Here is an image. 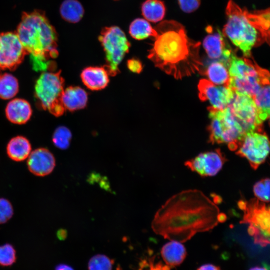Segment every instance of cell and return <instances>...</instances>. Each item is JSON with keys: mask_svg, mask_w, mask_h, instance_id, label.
<instances>
[{"mask_svg": "<svg viewBox=\"0 0 270 270\" xmlns=\"http://www.w3.org/2000/svg\"><path fill=\"white\" fill-rule=\"evenodd\" d=\"M218 206L202 191L182 190L169 198L158 210L152 223L154 232L182 243L196 234L209 231L222 222Z\"/></svg>", "mask_w": 270, "mask_h": 270, "instance_id": "1", "label": "cell"}, {"mask_svg": "<svg viewBox=\"0 0 270 270\" xmlns=\"http://www.w3.org/2000/svg\"><path fill=\"white\" fill-rule=\"evenodd\" d=\"M154 28L156 35L148 57L156 67L177 80L201 72L200 43L190 38L181 24L164 20Z\"/></svg>", "mask_w": 270, "mask_h": 270, "instance_id": "2", "label": "cell"}, {"mask_svg": "<svg viewBox=\"0 0 270 270\" xmlns=\"http://www.w3.org/2000/svg\"><path fill=\"white\" fill-rule=\"evenodd\" d=\"M37 72L53 71L58 56L57 34L44 13L24 12L16 32Z\"/></svg>", "mask_w": 270, "mask_h": 270, "instance_id": "3", "label": "cell"}, {"mask_svg": "<svg viewBox=\"0 0 270 270\" xmlns=\"http://www.w3.org/2000/svg\"><path fill=\"white\" fill-rule=\"evenodd\" d=\"M247 12L246 8L230 0L226 7L227 21L222 34L242 51L244 56L250 57L254 47L266 42L248 18Z\"/></svg>", "mask_w": 270, "mask_h": 270, "instance_id": "4", "label": "cell"}, {"mask_svg": "<svg viewBox=\"0 0 270 270\" xmlns=\"http://www.w3.org/2000/svg\"><path fill=\"white\" fill-rule=\"evenodd\" d=\"M238 206L244 211L240 223L248 224V232L252 237L254 243L262 247L268 246L270 236L268 203L254 198L248 200H240Z\"/></svg>", "mask_w": 270, "mask_h": 270, "instance_id": "5", "label": "cell"}, {"mask_svg": "<svg viewBox=\"0 0 270 270\" xmlns=\"http://www.w3.org/2000/svg\"><path fill=\"white\" fill-rule=\"evenodd\" d=\"M210 124L208 128L209 142L212 144H226L231 150H235L246 133L231 114L226 106L218 110L208 108Z\"/></svg>", "mask_w": 270, "mask_h": 270, "instance_id": "6", "label": "cell"}, {"mask_svg": "<svg viewBox=\"0 0 270 270\" xmlns=\"http://www.w3.org/2000/svg\"><path fill=\"white\" fill-rule=\"evenodd\" d=\"M64 82L60 71H46L42 72L34 86L40 106L56 116H61L66 110L62 100Z\"/></svg>", "mask_w": 270, "mask_h": 270, "instance_id": "7", "label": "cell"}, {"mask_svg": "<svg viewBox=\"0 0 270 270\" xmlns=\"http://www.w3.org/2000/svg\"><path fill=\"white\" fill-rule=\"evenodd\" d=\"M106 56V68L109 75L116 76L118 72V65L130 46L124 32L118 26L103 28L98 36Z\"/></svg>", "mask_w": 270, "mask_h": 270, "instance_id": "8", "label": "cell"}, {"mask_svg": "<svg viewBox=\"0 0 270 270\" xmlns=\"http://www.w3.org/2000/svg\"><path fill=\"white\" fill-rule=\"evenodd\" d=\"M269 152V140L262 130L246 133L236 150V154L245 158L254 170H256L265 162Z\"/></svg>", "mask_w": 270, "mask_h": 270, "instance_id": "9", "label": "cell"}, {"mask_svg": "<svg viewBox=\"0 0 270 270\" xmlns=\"http://www.w3.org/2000/svg\"><path fill=\"white\" fill-rule=\"evenodd\" d=\"M227 107L246 134L262 130V124L258 119L256 106L252 97L234 92L233 97Z\"/></svg>", "mask_w": 270, "mask_h": 270, "instance_id": "10", "label": "cell"}, {"mask_svg": "<svg viewBox=\"0 0 270 270\" xmlns=\"http://www.w3.org/2000/svg\"><path fill=\"white\" fill-rule=\"evenodd\" d=\"M27 52L16 32L0 34V70H14L22 62Z\"/></svg>", "mask_w": 270, "mask_h": 270, "instance_id": "11", "label": "cell"}, {"mask_svg": "<svg viewBox=\"0 0 270 270\" xmlns=\"http://www.w3.org/2000/svg\"><path fill=\"white\" fill-rule=\"evenodd\" d=\"M227 159L219 148L200 154L186 161V166L202 176L216 175L222 168Z\"/></svg>", "mask_w": 270, "mask_h": 270, "instance_id": "12", "label": "cell"}, {"mask_svg": "<svg viewBox=\"0 0 270 270\" xmlns=\"http://www.w3.org/2000/svg\"><path fill=\"white\" fill-rule=\"evenodd\" d=\"M198 88L200 99L208 101L211 106L218 110L226 108L234 95V91L228 86L216 85L205 78L200 80Z\"/></svg>", "mask_w": 270, "mask_h": 270, "instance_id": "13", "label": "cell"}, {"mask_svg": "<svg viewBox=\"0 0 270 270\" xmlns=\"http://www.w3.org/2000/svg\"><path fill=\"white\" fill-rule=\"evenodd\" d=\"M27 158L28 170L36 176H44L50 174L56 166L54 154L46 148L34 150L31 152Z\"/></svg>", "mask_w": 270, "mask_h": 270, "instance_id": "14", "label": "cell"}, {"mask_svg": "<svg viewBox=\"0 0 270 270\" xmlns=\"http://www.w3.org/2000/svg\"><path fill=\"white\" fill-rule=\"evenodd\" d=\"M228 62L230 77L244 78L256 76L268 72L247 57H238L234 52Z\"/></svg>", "mask_w": 270, "mask_h": 270, "instance_id": "15", "label": "cell"}, {"mask_svg": "<svg viewBox=\"0 0 270 270\" xmlns=\"http://www.w3.org/2000/svg\"><path fill=\"white\" fill-rule=\"evenodd\" d=\"M202 46L210 58L223 62L228 66V60L234 52L226 44L222 34L214 33L206 36Z\"/></svg>", "mask_w": 270, "mask_h": 270, "instance_id": "16", "label": "cell"}, {"mask_svg": "<svg viewBox=\"0 0 270 270\" xmlns=\"http://www.w3.org/2000/svg\"><path fill=\"white\" fill-rule=\"evenodd\" d=\"M6 118L15 124H24L30 118L32 110L29 102L22 98H14L10 100L6 108Z\"/></svg>", "mask_w": 270, "mask_h": 270, "instance_id": "17", "label": "cell"}, {"mask_svg": "<svg viewBox=\"0 0 270 270\" xmlns=\"http://www.w3.org/2000/svg\"><path fill=\"white\" fill-rule=\"evenodd\" d=\"M109 74L104 66H90L84 69L80 77L84 84L92 90H100L106 88L108 82Z\"/></svg>", "mask_w": 270, "mask_h": 270, "instance_id": "18", "label": "cell"}, {"mask_svg": "<svg viewBox=\"0 0 270 270\" xmlns=\"http://www.w3.org/2000/svg\"><path fill=\"white\" fill-rule=\"evenodd\" d=\"M160 254L166 265L171 268L180 265L186 258L187 252L182 242L170 240L162 246Z\"/></svg>", "mask_w": 270, "mask_h": 270, "instance_id": "19", "label": "cell"}, {"mask_svg": "<svg viewBox=\"0 0 270 270\" xmlns=\"http://www.w3.org/2000/svg\"><path fill=\"white\" fill-rule=\"evenodd\" d=\"M62 100L65 110L72 112L86 106L88 94L79 86H69L64 89Z\"/></svg>", "mask_w": 270, "mask_h": 270, "instance_id": "20", "label": "cell"}, {"mask_svg": "<svg viewBox=\"0 0 270 270\" xmlns=\"http://www.w3.org/2000/svg\"><path fill=\"white\" fill-rule=\"evenodd\" d=\"M32 152L29 140L23 136L12 138L8 143L6 153L8 156L16 162H22L28 158Z\"/></svg>", "mask_w": 270, "mask_h": 270, "instance_id": "21", "label": "cell"}, {"mask_svg": "<svg viewBox=\"0 0 270 270\" xmlns=\"http://www.w3.org/2000/svg\"><path fill=\"white\" fill-rule=\"evenodd\" d=\"M210 81L216 85L228 86L230 74L228 65L223 62L216 60L201 71Z\"/></svg>", "mask_w": 270, "mask_h": 270, "instance_id": "22", "label": "cell"}, {"mask_svg": "<svg viewBox=\"0 0 270 270\" xmlns=\"http://www.w3.org/2000/svg\"><path fill=\"white\" fill-rule=\"evenodd\" d=\"M247 15L268 44L270 43V8L252 12L248 10Z\"/></svg>", "mask_w": 270, "mask_h": 270, "instance_id": "23", "label": "cell"}, {"mask_svg": "<svg viewBox=\"0 0 270 270\" xmlns=\"http://www.w3.org/2000/svg\"><path fill=\"white\" fill-rule=\"evenodd\" d=\"M252 98L256 106L258 119L262 124L270 116V84L263 86Z\"/></svg>", "mask_w": 270, "mask_h": 270, "instance_id": "24", "label": "cell"}, {"mask_svg": "<svg viewBox=\"0 0 270 270\" xmlns=\"http://www.w3.org/2000/svg\"><path fill=\"white\" fill-rule=\"evenodd\" d=\"M165 12L164 4L160 0H146L142 4V14L148 21L160 22L164 18Z\"/></svg>", "mask_w": 270, "mask_h": 270, "instance_id": "25", "label": "cell"}, {"mask_svg": "<svg viewBox=\"0 0 270 270\" xmlns=\"http://www.w3.org/2000/svg\"><path fill=\"white\" fill-rule=\"evenodd\" d=\"M60 12L62 18L71 23L78 22L84 14L83 6L77 0H64L60 5Z\"/></svg>", "mask_w": 270, "mask_h": 270, "instance_id": "26", "label": "cell"}, {"mask_svg": "<svg viewBox=\"0 0 270 270\" xmlns=\"http://www.w3.org/2000/svg\"><path fill=\"white\" fill-rule=\"evenodd\" d=\"M129 33L134 38L137 40H144L156 35V32L146 19L138 18L133 20L129 27Z\"/></svg>", "mask_w": 270, "mask_h": 270, "instance_id": "27", "label": "cell"}, {"mask_svg": "<svg viewBox=\"0 0 270 270\" xmlns=\"http://www.w3.org/2000/svg\"><path fill=\"white\" fill-rule=\"evenodd\" d=\"M18 89V82L14 76L8 73L0 74V98L11 99L17 94Z\"/></svg>", "mask_w": 270, "mask_h": 270, "instance_id": "28", "label": "cell"}, {"mask_svg": "<svg viewBox=\"0 0 270 270\" xmlns=\"http://www.w3.org/2000/svg\"><path fill=\"white\" fill-rule=\"evenodd\" d=\"M72 136V133L68 128L60 126L54 130L52 140L56 148L61 150H66L70 146Z\"/></svg>", "mask_w": 270, "mask_h": 270, "instance_id": "29", "label": "cell"}, {"mask_svg": "<svg viewBox=\"0 0 270 270\" xmlns=\"http://www.w3.org/2000/svg\"><path fill=\"white\" fill-rule=\"evenodd\" d=\"M114 262L108 256L101 254L92 257L88 262V270H112Z\"/></svg>", "mask_w": 270, "mask_h": 270, "instance_id": "30", "label": "cell"}, {"mask_svg": "<svg viewBox=\"0 0 270 270\" xmlns=\"http://www.w3.org/2000/svg\"><path fill=\"white\" fill-rule=\"evenodd\" d=\"M253 191L256 198L265 202H270V179L263 178L256 182L253 186Z\"/></svg>", "mask_w": 270, "mask_h": 270, "instance_id": "31", "label": "cell"}, {"mask_svg": "<svg viewBox=\"0 0 270 270\" xmlns=\"http://www.w3.org/2000/svg\"><path fill=\"white\" fill-rule=\"evenodd\" d=\"M16 252L11 244L0 246V265L10 266L16 262Z\"/></svg>", "mask_w": 270, "mask_h": 270, "instance_id": "32", "label": "cell"}, {"mask_svg": "<svg viewBox=\"0 0 270 270\" xmlns=\"http://www.w3.org/2000/svg\"><path fill=\"white\" fill-rule=\"evenodd\" d=\"M13 214V207L10 202L6 198H0V224L8 221Z\"/></svg>", "mask_w": 270, "mask_h": 270, "instance_id": "33", "label": "cell"}, {"mask_svg": "<svg viewBox=\"0 0 270 270\" xmlns=\"http://www.w3.org/2000/svg\"><path fill=\"white\" fill-rule=\"evenodd\" d=\"M182 10L190 13L196 10L200 6V0H178Z\"/></svg>", "mask_w": 270, "mask_h": 270, "instance_id": "34", "label": "cell"}, {"mask_svg": "<svg viewBox=\"0 0 270 270\" xmlns=\"http://www.w3.org/2000/svg\"><path fill=\"white\" fill-rule=\"evenodd\" d=\"M127 64L129 70L134 72L140 73L142 70V64L138 59H130L128 61Z\"/></svg>", "mask_w": 270, "mask_h": 270, "instance_id": "35", "label": "cell"}, {"mask_svg": "<svg viewBox=\"0 0 270 270\" xmlns=\"http://www.w3.org/2000/svg\"><path fill=\"white\" fill-rule=\"evenodd\" d=\"M196 270H221V269L217 266L208 264L201 266Z\"/></svg>", "mask_w": 270, "mask_h": 270, "instance_id": "36", "label": "cell"}, {"mask_svg": "<svg viewBox=\"0 0 270 270\" xmlns=\"http://www.w3.org/2000/svg\"><path fill=\"white\" fill-rule=\"evenodd\" d=\"M54 270H74L70 266L64 264H58L54 268Z\"/></svg>", "mask_w": 270, "mask_h": 270, "instance_id": "37", "label": "cell"}, {"mask_svg": "<svg viewBox=\"0 0 270 270\" xmlns=\"http://www.w3.org/2000/svg\"><path fill=\"white\" fill-rule=\"evenodd\" d=\"M249 270H268V269L266 268L261 266H254L252 268Z\"/></svg>", "mask_w": 270, "mask_h": 270, "instance_id": "38", "label": "cell"}]
</instances>
